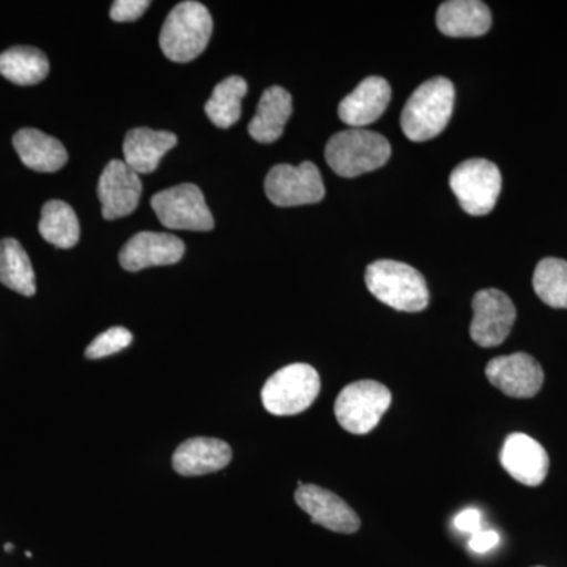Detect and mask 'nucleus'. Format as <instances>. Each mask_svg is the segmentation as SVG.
<instances>
[{
	"label": "nucleus",
	"mask_w": 567,
	"mask_h": 567,
	"mask_svg": "<svg viewBox=\"0 0 567 567\" xmlns=\"http://www.w3.org/2000/svg\"><path fill=\"white\" fill-rule=\"evenodd\" d=\"M503 468L514 480L528 487H537L546 481L548 454L535 439L525 434H511L499 453Z\"/></svg>",
	"instance_id": "nucleus-14"
},
{
	"label": "nucleus",
	"mask_w": 567,
	"mask_h": 567,
	"mask_svg": "<svg viewBox=\"0 0 567 567\" xmlns=\"http://www.w3.org/2000/svg\"><path fill=\"white\" fill-rule=\"evenodd\" d=\"M491 25V10L480 0H450L436 11V28L443 35L454 39L486 35Z\"/></svg>",
	"instance_id": "nucleus-18"
},
{
	"label": "nucleus",
	"mask_w": 567,
	"mask_h": 567,
	"mask_svg": "<svg viewBox=\"0 0 567 567\" xmlns=\"http://www.w3.org/2000/svg\"><path fill=\"white\" fill-rule=\"evenodd\" d=\"M13 145L22 164L37 173H55L69 162L62 142L40 130H20L14 134Z\"/></svg>",
	"instance_id": "nucleus-20"
},
{
	"label": "nucleus",
	"mask_w": 567,
	"mask_h": 567,
	"mask_svg": "<svg viewBox=\"0 0 567 567\" xmlns=\"http://www.w3.org/2000/svg\"><path fill=\"white\" fill-rule=\"evenodd\" d=\"M391 402L393 394L383 383L374 380L350 383L336 399V420L350 434L365 435L379 425Z\"/></svg>",
	"instance_id": "nucleus-6"
},
{
	"label": "nucleus",
	"mask_w": 567,
	"mask_h": 567,
	"mask_svg": "<svg viewBox=\"0 0 567 567\" xmlns=\"http://www.w3.org/2000/svg\"><path fill=\"white\" fill-rule=\"evenodd\" d=\"M233 461V450L226 442L207 436L186 440L175 450L173 466L182 476H204L226 468Z\"/></svg>",
	"instance_id": "nucleus-17"
},
{
	"label": "nucleus",
	"mask_w": 567,
	"mask_h": 567,
	"mask_svg": "<svg viewBox=\"0 0 567 567\" xmlns=\"http://www.w3.org/2000/svg\"><path fill=\"white\" fill-rule=\"evenodd\" d=\"M50 73L44 52L31 47H14L0 54V74L18 85H35Z\"/></svg>",
	"instance_id": "nucleus-22"
},
{
	"label": "nucleus",
	"mask_w": 567,
	"mask_h": 567,
	"mask_svg": "<svg viewBox=\"0 0 567 567\" xmlns=\"http://www.w3.org/2000/svg\"><path fill=\"white\" fill-rule=\"evenodd\" d=\"M320 377L312 365L295 363L275 372L262 388L265 410L276 416H293L315 404Z\"/></svg>",
	"instance_id": "nucleus-5"
},
{
	"label": "nucleus",
	"mask_w": 567,
	"mask_h": 567,
	"mask_svg": "<svg viewBox=\"0 0 567 567\" xmlns=\"http://www.w3.org/2000/svg\"><path fill=\"white\" fill-rule=\"evenodd\" d=\"M499 543L498 533L494 532V529H481V532L472 535V539H470L468 547L472 548L475 554H486V551L492 550V548L496 547V544Z\"/></svg>",
	"instance_id": "nucleus-30"
},
{
	"label": "nucleus",
	"mask_w": 567,
	"mask_h": 567,
	"mask_svg": "<svg viewBox=\"0 0 567 567\" xmlns=\"http://www.w3.org/2000/svg\"><path fill=\"white\" fill-rule=\"evenodd\" d=\"M13 544H6V551H13Z\"/></svg>",
	"instance_id": "nucleus-31"
},
{
	"label": "nucleus",
	"mask_w": 567,
	"mask_h": 567,
	"mask_svg": "<svg viewBox=\"0 0 567 567\" xmlns=\"http://www.w3.org/2000/svg\"><path fill=\"white\" fill-rule=\"evenodd\" d=\"M210 11L199 2L174 7L159 33V47L169 61L185 63L199 58L212 39Z\"/></svg>",
	"instance_id": "nucleus-4"
},
{
	"label": "nucleus",
	"mask_w": 567,
	"mask_h": 567,
	"mask_svg": "<svg viewBox=\"0 0 567 567\" xmlns=\"http://www.w3.org/2000/svg\"><path fill=\"white\" fill-rule=\"evenodd\" d=\"M295 502L315 524L330 532L352 535L361 527L360 517L341 496L316 484L298 483Z\"/></svg>",
	"instance_id": "nucleus-11"
},
{
	"label": "nucleus",
	"mask_w": 567,
	"mask_h": 567,
	"mask_svg": "<svg viewBox=\"0 0 567 567\" xmlns=\"http://www.w3.org/2000/svg\"><path fill=\"white\" fill-rule=\"evenodd\" d=\"M470 336L477 346L491 349L503 344L513 330L517 311L513 300L498 289L480 290L473 298Z\"/></svg>",
	"instance_id": "nucleus-10"
},
{
	"label": "nucleus",
	"mask_w": 567,
	"mask_h": 567,
	"mask_svg": "<svg viewBox=\"0 0 567 567\" xmlns=\"http://www.w3.org/2000/svg\"><path fill=\"white\" fill-rule=\"evenodd\" d=\"M292 115V95L286 89L274 85L267 89L257 104V112L249 123V134L260 144H271L282 136Z\"/></svg>",
	"instance_id": "nucleus-21"
},
{
	"label": "nucleus",
	"mask_w": 567,
	"mask_h": 567,
	"mask_svg": "<svg viewBox=\"0 0 567 567\" xmlns=\"http://www.w3.org/2000/svg\"><path fill=\"white\" fill-rule=\"evenodd\" d=\"M450 185L464 212L484 216L494 210L502 193V173L488 159H466L451 173Z\"/></svg>",
	"instance_id": "nucleus-7"
},
{
	"label": "nucleus",
	"mask_w": 567,
	"mask_h": 567,
	"mask_svg": "<svg viewBox=\"0 0 567 567\" xmlns=\"http://www.w3.org/2000/svg\"><path fill=\"white\" fill-rule=\"evenodd\" d=\"M488 382L509 398L529 399L539 393L544 371L528 353H513L494 358L486 368Z\"/></svg>",
	"instance_id": "nucleus-12"
},
{
	"label": "nucleus",
	"mask_w": 567,
	"mask_h": 567,
	"mask_svg": "<svg viewBox=\"0 0 567 567\" xmlns=\"http://www.w3.org/2000/svg\"><path fill=\"white\" fill-rule=\"evenodd\" d=\"M533 287L550 308L567 309V260L547 257L537 264Z\"/></svg>",
	"instance_id": "nucleus-26"
},
{
	"label": "nucleus",
	"mask_w": 567,
	"mask_h": 567,
	"mask_svg": "<svg viewBox=\"0 0 567 567\" xmlns=\"http://www.w3.org/2000/svg\"><path fill=\"white\" fill-rule=\"evenodd\" d=\"M365 286L377 300L395 311L421 312L429 305L424 276L398 260H377L365 270Z\"/></svg>",
	"instance_id": "nucleus-2"
},
{
	"label": "nucleus",
	"mask_w": 567,
	"mask_h": 567,
	"mask_svg": "<svg viewBox=\"0 0 567 567\" xmlns=\"http://www.w3.org/2000/svg\"><path fill=\"white\" fill-rule=\"evenodd\" d=\"M265 193L278 207L317 204L324 197L323 178L319 167L311 162L300 166L278 164L265 178Z\"/></svg>",
	"instance_id": "nucleus-9"
},
{
	"label": "nucleus",
	"mask_w": 567,
	"mask_h": 567,
	"mask_svg": "<svg viewBox=\"0 0 567 567\" xmlns=\"http://www.w3.org/2000/svg\"><path fill=\"white\" fill-rule=\"evenodd\" d=\"M177 136L171 132L151 128L130 130L123 141L125 162L137 174L155 173L163 156L177 145Z\"/></svg>",
	"instance_id": "nucleus-19"
},
{
	"label": "nucleus",
	"mask_w": 567,
	"mask_h": 567,
	"mask_svg": "<svg viewBox=\"0 0 567 567\" xmlns=\"http://www.w3.org/2000/svg\"><path fill=\"white\" fill-rule=\"evenodd\" d=\"M535 567H544V566H535Z\"/></svg>",
	"instance_id": "nucleus-32"
},
{
	"label": "nucleus",
	"mask_w": 567,
	"mask_h": 567,
	"mask_svg": "<svg viewBox=\"0 0 567 567\" xmlns=\"http://www.w3.org/2000/svg\"><path fill=\"white\" fill-rule=\"evenodd\" d=\"M454 100L456 91L446 78L423 82L402 111V132L413 142L434 140L450 123Z\"/></svg>",
	"instance_id": "nucleus-1"
},
{
	"label": "nucleus",
	"mask_w": 567,
	"mask_h": 567,
	"mask_svg": "<svg viewBox=\"0 0 567 567\" xmlns=\"http://www.w3.org/2000/svg\"><path fill=\"white\" fill-rule=\"evenodd\" d=\"M151 7L148 0H115L111 7V18L117 22L140 20Z\"/></svg>",
	"instance_id": "nucleus-28"
},
{
	"label": "nucleus",
	"mask_w": 567,
	"mask_h": 567,
	"mask_svg": "<svg viewBox=\"0 0 567 567\" xmlns=\"http://www.w3.org/2000/svg\"><path fill=\"white\" fill-rule=\"evenodd\" d=\"M248 92L244 78L230 76L219 82L213 91L210 100L205 104V112L213 125L218 128H230L241 117V100Z\"/></svg>",
	"instance_id": "nucleus-25"
},
{
	"label": "nucleus",
	"mask_w": 567,
	"mask_h": 567,
	"mask_svg": "<svg viewBox=\"0 0 567 567\" xmlns=\"http://www.w3.org/2000/svg\"><path fill=\"white\" fill-rule=\"evenodd\" d=\"M390 156L391 145L386 137L365 128L336 133L324 148L328 166L346 178L380 169Z\"/></svg>",
	"instance_id": "nucleus-3"
},
{
	"label": "nucleus",
	"mask_w": 567,
	"mask_h": 567,
	"mask_svg": "<svg viewBox=\"0 0 567 567\" xmlns=\"http://www.w3.org/2000/svg\"><path fill=\"white\" fill-rule=\"evenodd\" d=\"M0 282L24 297H32L37 292L31 259L14 238L0 240Z\"/></svg>",
	"instance_id": "nucleus-23"
},
{
	"label": "nucleus",
	"mask_w": 567,
	"mask_h": 567,
	"mask_svg": "<svg viewBox=\"0 0 567 567\" xmlns=\"http://www.w3.org/2000/svg\"><path fill=\"white\" fill-rule=\"evenodd\" d=\"M133 342L132 331L123 327L110 328L104 333L96 336L95 339L85 349V357L89 360H100V358L111 357V354L122 352Z\"/></svg>",
	"instance_id": "nucleus-27"
},
{
	"label": "nucleus",
	"mask_w": 567,
	"mask_h": 567,
	"mask_svg": "<svg viewBox=\"0 0 567 567\" xmlns=\"http://www.w3.org/2000/svg\"><path fill=\"white\" fill-rule=\"evenodd\" d=\"M41 237L58 248L70 249L80 241L81 227L76 213L63 200H50L41 208Z\"/></svg>",
	"instance_id": "nucleus-24"
},
{
	"label": "nucleus",
	"mask_w": 567,
	"mask_h": 567,
	"mask_svg": "<svg viewBox=\"0 0 567 567\" xmlns=\"http://www.w3.org/2000/svg\"><path fill=\"white\" fill-rule=\"evenodd\" d=\"M152 207L159 223L167 229L208 233L215 227L204 194L193 183H183L156 193L152 199Z\"/></svg>",
	"instance_id": "nucleus-8"
},
{
	"label": "nucleus",
	"mask_w": 567,
	"mask_h": 567,
	"mask_svg": "<svg viewBox=\"0 0 567 567\" xmlns=\"http://www.w3.org/2000/svg\"><path fill=\"white\" fill-rule=\"evenodd\" d=\"M183 254L185 244L173 234L140 233L123 246L121 265L126 271H141L181 262Z\"/></svg>",
	"instance_id": "nucleus-15"
},
{
	"label": "nucleus",
	"mask_w": 567,
	"mask_h": 567,
	"mask_svg": "<svg viewBox=\"0 0 567 567\" xmlns=\"http://www.w3.org/2000/svg\"><path fill=\"white\" fill-rule=\"evenodd\" d=\"M142 183L140 174L121 159H112L104 167L99 182V199L107 221L132 215L140 205Z\"/></svg>",
	"instance_id": "nucleus-13"
},
{
	"label": "nucleus",
	"mask_w": 567,
	"mask_h": 567,
	"mask_svg": "<svg viewBox=\"0 0 567 567\" xmlns=\"http://www.w3.org/2000/svg\"><path fill=\"white\" fill-rule=\"evenodd\" d=\"M391 102V85L380 76L365 78L338 107L339 117L350 128H365L382 117Z\"/></svg>",
	"instance_id": "nucleus-16"
},
{
	"label": "nucleus",
	"mask_w": 567,
	"mask_h": 567,
	"mask_svg": "<svg viewBox=\"0 0 567 567\" xmlns=\"http://www.w3.org/2000/svg\"><path fill=\"white\" fill-rule=\"evenodd\" d=\"M454 527H456L458 532L475 535V533L483 529V516H481L477 509L462 511V513L457 514V517L454 518Z\"/></svg>",
	"instance_id": "nucleus-29"
}]
</instances>
